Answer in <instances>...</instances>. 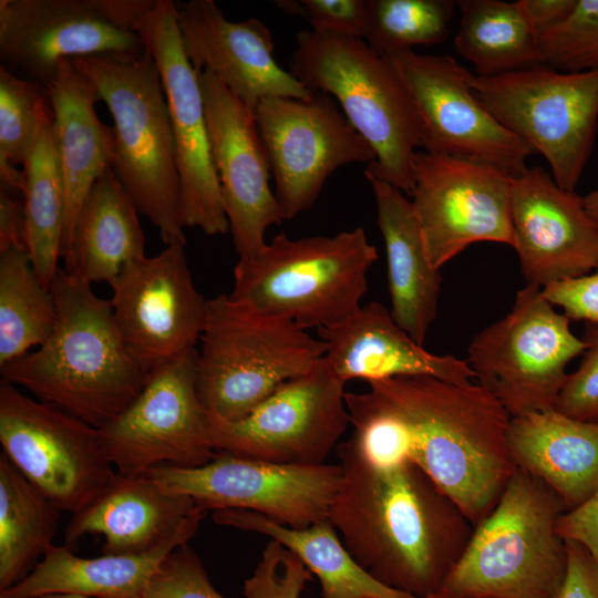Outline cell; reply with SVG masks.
<instances>
[{
	"label": "cell",
	"mask_w": 598,
	"mask_h": 598,
	"mask_svg": "<svg viewBox=\"0 0 598 598\" xmlns=\"http://www.w3.org/2000/svg\"><path fill=\"white\" fill-rule=\"evenodd\" d=\"M368 384L346 393L351 436L364 455L380 465L412 462L477 525L516 471L509 413L478 383L396 377Z\"/></svg>",
	"instance_id": "1"
},
{
	"label": "cell",
	"mask_w": 598,
	"mask_h": 598,
	"mask_svg": "<svg viewBox=\"0 0 598 598\" xmlns=\"http://www.w3.org/2000/svg\"><path fill=\"white\" fill-rule=\"evenodd\" d=\"M337 454L329 520L353 558L390 588L419 598L441 590L473 533L462 509L410 461L377 464L352 436Z\"/></svg>",
	"instance_id": "2"
},
{
	"label": "cell",
	"mask_w": 598,
	"mask_h": 598,
	"mask_svg": "<svg viewBox=\"0 0 598 598\" xmlns=\"http://www.w3.org/2000/svg\"><path fill=\"white\" fill-rule=\"evenodd\" d=\"M50 290L56 321L49 338L0 367L1 380L101 429L142 392L147 374L130 355L110 300L59 268Z\"/></svg>",
	"instance_id": "3"
},
{
	"label": "cell",
	"mask_w": 598,
	"mask_h": 598,
	"mask_svg": "<svg viewBox=\"0 0 598 598\" xmlns=\"http://www.w3.org/2000/svg\"><path fill=\"white\" fill-rule=\"evenodd\" d=\"M289 68L307 90L338 101L348 122L372 147L375 161L364 174L411 196L422 124L388 59L363 39L303 30L297 34Z\"/></svg>",
	"instance_id": "4"
},
{
	"label": "cell",
	"mask_w": 598,
	"mask_h": 598,
	"mask_svg": "<svg viewBox=\"0 0 598 598\" xmlns=\"http://www.w3.org/2000/svg\"><path fill=\"white\" fill-rule=\"evenodd\" d=\"M91 80L114 125L111 168L166 245H184L179 177L161 76L148 52L71 59Z\"/></svg>",
	"instance_id": "5"
},
{
	"label": "cell",
	"mask_w": 598,
	"mask_h": 598,
	"mask_svg": "<svg viewBox=\"0 0 598 598\" xmlns=\"http://www.w3.org/2000/svg\"><path fill=\"white\" fill-rule=\"evenodd\" d=\"M565 512L553 489L516 468L443 588L475 598H557L567 571L556 528Z\"/></svg>",
	"instance_id": "6"
},
{
	"label": "cell",
	"mask_w": 598,
	"mask_h": 598,
	"mask_svg": "<svg viewBox=\"0 0 598 598\" xmlns=\"http://www.w3.org/2000/svg\"><path fill=\"white\" fill-rule=\"evenodd\" d=\"M377 258L361 227L299 239L281 233L255 257L239 258L229 296L303 330L330 328L361 307Z\"/></svg>",
	"instance_id": "7"
},
{
	"label": "cell",
	"mask_w": 598,
	"mask_h": 598,
	"mask_svg": "<svg viewBox=\"0 0 598 598\" xmlns=\"http://www.w3.org/2000/svg\"><path fill=\"white\" fill-rule=\"evenodd\" d=\"M327 344L292 321L218 295L196 349V385L208 415L245 417L282 383L310 371Z\"/></svg>",
	"instance_id": "8"
},
{
	"label": "cell",
	"mask_w": 598,
	"mask_h": 598,
	"mask_svg": "<svg viewBox=\"0 0 598 598\" xmlns=\"http://www.w3.org/2000/svg\"><path fill=\"white\" fill-rule=\"evenodd\" d=\"M471 87L492 115L548 162L556 184L575 192L598 124V69L560 72L545 64L489 78Z\"/></svg>",
	"instance_id": "9"
},
{
	"label": "cell",
	"mask_w": 598,
	"mask_h": 598,
	"mask_svg": "<svg viewBox=\"0 0 598 598\" xmlns=\"http://www.w3.org/2000/svg\"><path fill=\"white\" fill-rule=\"evenodd\" d=\"M569 322L542 288L526 286L505 317L472 339L466 361L512 417L554 409L566 367L587 349Z\"/></svg>",
	"instance_id": "10"
},
{
	"label": "cell",
	"mask_w": 598,
	"mask_h": 598,
	"mask_svg": "<svg viewBox=\"0 0 598 598\" xmlns=\"http://www.w3.org/2000/svg\"><path fill=\"white\" fill-rule=\"evenodd\" d=\"M0 444L1 453L32 485L72 515L91 504L117 474L99 429L3 380Z\"/></svg>",
	"instance_id": "11"
},
{
	"label": "cell",
	"mask_w": 598,
	"mask_h": 598,
	"mask_svg": "<svg viewBox=\"0 0 598 598\" xmlns=\"http://www.w3.org/2000/svg\"><path fill=\"white\" fill-rule=\"evenodd\" d=\"M152 2L0 0L2 66L48 87L64 59L141 53L133 28Z\"/></svg>",
	"instance_id": "12"
},
{
	"label": "cell",
	"mask_w": 598,
	"mask_h": 598,
	"mask_svg": "<svg viewBox=\"0 0 598 598\" xmlns=\"http://www.w3.org/2000/svg\"><path fill=\"white\" fill-rule=\"evenodd\" d=\"M346 382L322 358L310 371L278 386L245 417L208 415L216 452L281 464L326 463L350 425Z\"/></svg>",
	"instance_id": "13"
},
{
	"label": "cell",
	"mask_w": 598,
	"mask_h": 598,
	"mask_svg": "<svg viewBox=\"0 0 598 598\" xmlns=\"http://www.w3.org/2000/svg\"><path fill=\"white\" fill-rule=\"evenodd\" d=\"M145 475L166 491L189 496L205 513L245 509L306 528L329 519L342 470L339 463L281 464L217 452L196 468L161 466Z\"/></svg>",
	"instance_id": "14"
},
{
	"label": "cell",
	"mask_w": 598,
	"mask_h": 598,
	"mask_svg": "<svg viewBox=\"0 0 598 598\" xmlns=\"http://www.w3.org/2000/svg\"><path fill=\"white\" fill-rule=\"evenodd\" d=\"M106 457L125 476L196 468L217 454L196 385V349L153 371L138 396L99 429Z\"/></svg>",
	"instance_id": "15"
},
{
	"label": "cell",
	"mask_w": 598,
	"mask_h": 598,
	"mask_svg": "<svg viewBox=\"0 0 598 598\" xmlns=\"http://www.w3.org/2000/svg\"><path fill=\"white\" fill-rule=\"evenodd\" d=\"M172 0H153L134 24L153 58L165 93L179 177V215L208 236L229 230L216 174L198 73L188 61Z\"/></svg>",
	"instance_id": "16"
},
{
	"label": "cell",
	"mask_w": 598,
	"mask_h": 598,
	"mask_svg": "<svg viewBox=\"0 0 598 598\" xmlns=\"http://www.w3.org/2000/svg\"><path fill=\"white\" fill-rule=\"evenodd\" d=\"M255 115L283 219L309 210L339 167L375 161L372 147L327 93L315 91L308 100L264 99Z\"/></svg>",
	"instance_id": "17"
},
{
	"label": "cell",
	"mask_w": 598,
	"mask_h": 598,
	"mask_svg": "<svg viewBox=\"0 0 598 598\" xmlns=\"http://www.w3.org/2000/svg\"><path fill=\"white\" fill-rule=\"evenodd\" d=\"M412 206L437 269L468 246L514 247L512 175L475 158L416 152Z\"/></svg>",
	"instance_id": "18"
},
{
	"label": "cell",
	"mask_w": 598,
	"mask_h": 598,
	"mask_svg": "<svg viewBox=\"0 0 598 598\" xmlns=\"http://www.w3.org/2000/svg\"><path fill=\"white\" fill-rule=\"evenodd\" d=\"M383 56L414 103L425 152L481 159L512 176L527 168L535 151L492 115L471 87L474 74L455 59L414 50Z\"/></svg>",
	"instance_id": "19"
},
{
	"label": "cell",
	"mask_w": 598,
	"mask_h": 598,
	"mask_svg": "<svg viewBox=\"0 0 598 598\" xmlns=\"http://www.w3.org/2000/svg\"><path fill=\"white\" fill-rule=\"evenodd\" d=\"M184 245L126 265L109 285L113 318L132 359L151 374L196 349L208 299L196 288Z\"/></svg>",
	"instance_id": "20"
},
{
	"label": "cell",
	"mask_w": 598,
	"mask_h": 598,
	"mask_svg": "<svg viewBox=\"0 0 598 598\" xmlns=\"http://www.w3.org/2000/svg\"><path fill=\"white\" fill-rule=\"evenodd\" d=\"M213 164L239 258L258 255L266 231L283 216L269 185L270 164L255 111L209 70L198 73Z\"/></svg>",
	"instance_id": "21"
},
{
	"label": "cell",
	"mask_w": 598,
	"mask_h": 598,
	"mask_svg": "<svg viewBox=\"0 0 598 598\" xmlns=\"http://www.w3.org/2000/svg\"><path fill=\"white\" fill-rule=\"evenodd\" d=\"M512 224L526 286L544 288L598 264V229L582 197L560 188L543 167L512 177Z\"/></svg>",
	"instance_id": "22"
},
{
	"label": "cell",
	"mask_w": 598,
	"mask_h": 598,
	"mask_svg": "<svg viewBox=\"0 0 598 598\" xmlns=\"http://www.w3.org/2000/svg\"><path fill=\"white\" fill-rule=\"evenodd\" d=\"M176 7L183 49L194 70H209L248 107L255 111L268 97H311L312 92L276 62L272 34L262 21H229L214 0Z\"/></svg>",
	"instance_id": "23"
},
{
	"label": "cell",
	"mask_w": 598,
	"mask_h": 598,
	"mask_svg": "<svg viewBox=\"0 0 598 598\" xmlns=\"http://www.w3.org/2000/svg\"><path fill=\"white\" fill-rule=\"evenodd\" d=\"M205 516L193 498L159 486L147 475L116 474L86 507L72 515L64 545L72 547L87 534L102 535L103 554L140 555L199 528Z\"/></svg>",
	"instance_id": "24"
},
{
	"label": "cell",
	"mask_w": 598,
	"mask_h": 598,
	"mask_svg": "<svg viewBox=\"0 0 598 598\" xmlns=\"http://www.w3.org/2000/svg\"><path fill=\"white\" fill-rule=\"evenodd\" d=\"M326 342L324 358L346 383L396 377H432L467 383L475 373L468 362L424 349L393 320L381 302L361 306L343 322L318 330Z\"/></svg>",
	"instance_id": "25"
},
{
	"label": "cell",
	"mask_w": 598,
	"mask_h": 598,
	"mask_svg": "<svg viewBox=\"0 0 598 598\" xmlns=\"http://www.w3.org/2000/svg\"><path fill=\"white\" fill-rule=\"evenodd\" d=\"M48 91L65 188L61 250L64 260L85 198L96 181L111 168L113 131L96 114L95 102L99 97L93 83L71 59L60 61Z\"/></svg>",
	"instance_id": "26"
},
{
	"label": "cell",
	"mask_w": 598,
	"mask_h": 598,
	"mask_svg": "<svg viewBox=\"0 0 598 598\" xmlns=\"http://www.w3.org/2000/svg\"><path fill=\"white\" fill-rule=\"evenodd\" d=\"M374 195L377 221L385 247L388 291L395 323L419 344L436 318L442 286L411 200L396 187L364 174Z\"/></svg>",
	"instance_id": "27"
},
{
	"label": "cell",
	"mask_w": 598,
	"mask_h": 598,
	"mask_svg": "<svg viewBox=\"0 0 598 598\" xmlns=\"http://www.w3.org/2000/svg\"><path fill=\"white\" fill-rule=\"evenodd\" d=\"M507 444L516 468L553 489L571 511L598 489V423L556 410L511 419Z\"/></svg>",
	"instance_id": "28"
},
{
	"label": "cell",
	"mask_w": 598,
	"mask_h": 598,
	"mask_svg": "<svg viewBox=\"0 0 598 598\" xmlns=\"http://www.w3.org/2000/svg\"><path fill=\"white\" fill-rule=\"evenodd\" d=\"M195 534H181L140 555L102 554L83 558L65 545H52L35 568L0 598H41L75 594L96 598H144L146 587L166 556Z\"/></svg>",
	"instance_id": "29"
},
{
	"label": "cell",
	"mask_w": 598,
	"mask_h": 598,
	"mask_svg": "<svg viewBox=\"0 0 598 598\" xmlns=\"http://www.w3.org/2000/svg\"><path fill=\"white\" fill-rule=\"evenodd\" d=\"M145 256L138 210L109 168L85 198L74 224L64 269L90 282H111Z\"/></svg>",
	"instance_id": "30"
},
{
	"label": "cell",
	"mask_w": 598,
	"mask_h": 598,
	"mask_svg": "<svg viewBox=\"0 0 598 598\" xmlns=\"http://www.w3.org/2000/svg\"><path fill=\"white\" fill-rule=\"evenodd\" d=\"M216 524L268 536L297 555L321 584L322 598H419L372 577L350 554L329 519L306 528L245 509L214 511Z\"/></svg>",
	"instance_id": "31"
},
{
	"label": "cell",
	"mask_w": 598,
	"mask_h": 598,
	"mask_svg": "<svg viewBox=\"0 0 598 598\" xmlns=\"http://www.w3.org/2000/svg\"><path fill=\"white\" fill-rule=\"evenodd\" d=\"M24 243L32 268L50 289L61 258L65 188L54 136L53 110L23 164Z\"/></svg>",
	"instance_id": "32"
},
{
	"label": "cell",
	"mask_w": 598,
	"mask_h": 598,
	"mask_svg": "<svg viewBox=\"0 0 598 598\" xmlns=\"http://www.w3.org/2000/svg\"><path fill=\"white\" fill-rule=\"evenodd\" d=\"M457 53L489 78L543 65L538 37L518 1L460 0Z\"/></svg>",
	"instance_id": "33"
},
{
	"label": "cell",
	"mask_w": 598,
	"mask_h": 598,
	"mask_svg": "<svg viewBox=\"0 0 598 598\" xmlns=\"http://www.w3.org/2000/svg\"><path fill=\"white\" fill-rule=\"evenodd\" d=\"M62 511L0 455V591L24 579L54 545Z\"/></svg>",
	"instance_id": "34"
},
{
	"label": "cell",
	"mask_w": 598,
	"mask_h": 598,
	"mask_svg": "<svg viewBox=\"0 0 598 598\" xmlns=\"http://www.w3.org/2000/svg\"><path fill=\"white\" fill-rule=\"evenodd\" d=\"M56 321L55 301L25 247L0 252V367L41 346Z\"/></svg>",
	"instance_id": "35"
},
{
	"label": "cell",
	"mask_w": 598,
	"mask_h": 598,
	"mask_svg": "<svg viewBox=\"0 0 598 598\" xmlns=\"http://www.w3.org/2000/svg\"><path fill=\"white\" fill-rule=\"evenodd\" d=\"M52 112L48 87L0 68V186L23 190L24 164L44 117Z\"/></svg>",
	"instance_id": "36"
},
{
	"label": "cell",
	"mask_w": 598,
	"mask_h": 598,
	"mask_svg": "<svg viewBox=\"0 0 598 598\" xmlns=\"http://www.w3.org/2000/svg\"><path fill=\"white\" fill-rule=\"evenodd\" d=\"M451 0H367L364 41L379 54L443 42L454 14Z\"/></svg>",
	"instance_id": "37"
},
{
	"label": "cell",
	"mask_w": 598,
	"mask_h": 598,
	"mask_svg": "<svg viewBox=\"0 0 598 598\" xmlns=\"http://www.w3.org/2000/svg\"><path fill=\"white\" fill-rule=\"evenodd\" d=\"M544 64L563 72L598 69V0H576L569 16L538 37Z\"/></svg>",
	"instance_id": "38"
},
{
	"label": "cell",
	"mask_w": 598,
	"mask_h": 598,
	"mask_svg": "<svg viewBox=\"0 0 598 598\" xmlns=\"http://www.w3.org/2000/svg\"><path fill=\"white\" fill-rule=\"evenodd\" d=\"M312 573L280 543L270 539L252 575L244 582L246 598H299Z\"/></svg>",
	"instance_id": "39"
},
{
	"label": "cell",
	"mask_w": 598,
	"mask_h": 598,
	"mask_svg": "<svg viewBox=\"0 0 598 598\" xmlns=\"http://www.w3.org/2000/svg\"><path fill=\"white\" fill-rule=\"evenodd\" d=\"M144 598H225L213 586L204 564L188 545L171 551L152 576Z\"/></svg>",
	"instance_id": "40"
},
{
	"label": "cell",
	"mask_w": 598,
	"mask_h": 598,
	"mask_svg": "<svg viewBox=\"0 0 598 598\" xmlns=\"http://www.w3.org/2000/svg\"><path fill=\"white\" fill-rule=\"evenodd\" d=\"M587 343L578 369L567 374L554 410L582 422L598 423V326L586 323Z\"/></svg>",
	"instance_id": "41"
},
{
	"label": "cell",
	"mask_w": 598,
	"mask_h": 598,
	"mask_svg": "<svg viewBox=\"0 0 598 598\" xmlns=\"http://www.w3.org/2000/svg\"><path fill=\"white\" fill-rule=\"evenodd\" d=\"M277 7L307 19L313 31L363 39L367 31V0H280Z\"/></svg>",
	"instance_id": "42"
},
{
	"label": "cell",
	"mask_w": 598,
	"mask_h": 598,
	"mask_svg": "<svg viewBox=\"0 0 598 598\" xmlns=\"http://www.w3.org/2000/svg\"><path fill=\"white\" fill-rule=\"evenodd\" d=\"M542 291L570 320L598 326V264L587 275L549 283Z\"/></svg>",
	"instance_id": "43"
},
{
	"label": "cell",
	"mask_w": 598,
	"mask_h": 598,
	"mask_svg": "<svg viewBox=\"0 0 598 598\" xmlns=\"http://www.w3.org/2000/svg\"><path fill=\"white\" fill-rule=\"evenodd\" d=\"M567 571L557 598H598V566L579 543L565 539Z\"/></svg>",
	"instance_id": "44"
},
{
	"label": "cell",
	"mask_w": 598,
	"mask_h": 598,
	"mask_svg": "<svg viewBox=\"0 0 598 598\" xmlns=\"http://www.w3.org/2000/svg\"><path fill=\"white\" fill-rule=\"evenodd\" d=\"M556 528L564 539L581 544L598 566V489L584 504L565 512Z\"/></svg>",
	"instance_id": "45"
},
{
	"label": "cell",
	"mask_w": 598,
	"mask_h": 598,
	"mask_svg": "<svg viewBox=\"0 0 598 598\" xmlns=\"http://www.w3.org/2000/svg\"><path fill=\"white\" fill-rule=\"evenodd\" d=\"M24 205L20 192L0 186V252L25 247Z\"/></svg>",
	"instance_id": "46"
},
{
	"label": "cell",
	"mask_w": 598,
	"mask_h": 598,
	"mask_svg": "<svg viewBox=\"0 0 598 598\" xmlns=\"http://www.w3.org/2000/svg\"><path fill=\"white\" fill-rule=\"evenodd\" d=\"M530 27L539 37L563 22L576 6V0H519Z\"/></svg>",
	"instance_id": "47"
},
{
	"label": "cell",
	"mask_w": 598,
	"mask_h": 598,
	"mask_svg": "<svg viewBox=\"0 0 598 598\" xmlns=\"http://www.w3.org/2000/svg\"><path fill=\"white\" fill-rule=\"evenodd\" d=\"M582 204L588 218L598 229V189L584 196Z\"/></svg>",
	"instance_id": "48"
},
{
	"label": "cell",
	"mask_w": 598,
	"mask_h": 598,
	"mask_svg": "<svg viewBox=\"0 0 598 598\" xmlns=\"http://www.w3.org/2000/svg\"><path fill=\"white\" fill-rule=\"evenodd\" d=\"M425 598H475L464 594H460L450 589L442 588L441 590L425 597Z\"/></svg>",
	"instance_id": "49"
},
{
	"label": "cell",
	"mask_w": 598,
	"mask_h": 598,
	"mask_svg": "<svg viewBox=\"0 0 598 598\" xmlns=\"http://www.w3.org/2000/svg\"><path fill=\"white\" fill-rule=\"evenodd\" d=\"M41 598H90L82 595H75V594H53V595H47Z\"/></svg>",
	"instance_id": "50"
}]
</instances>
